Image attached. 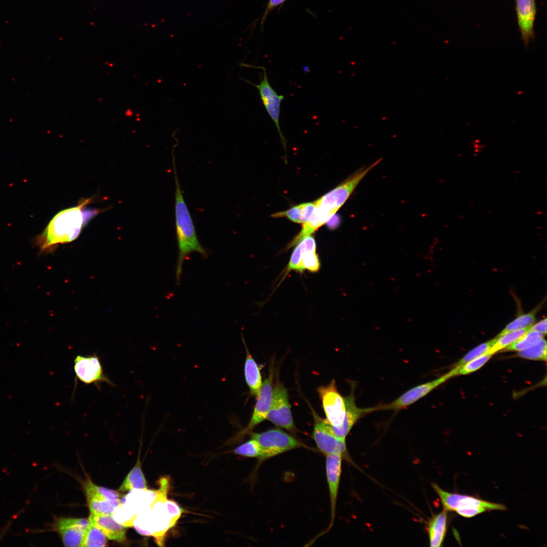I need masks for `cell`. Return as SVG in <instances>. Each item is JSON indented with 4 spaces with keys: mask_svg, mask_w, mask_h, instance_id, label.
I'll list each match as a JSON object with an SVG mask.
<instances>
[{
    "mask_svg": "<svg viewBox=\"0 0 547 547\" xmlns=\"http://www.w3.org/2000/svg\"><path fill=\"white\" fill-rule=\"evenodd\" d=\"M379 159L354 172L336 187L315 201V207L302 228L286 247L296 246L326 223L344 204L364 177L380 162Z\"/></svg>",
    "mask_w": 547,
    "mask_h": 547,
    "instance_id": "cell-1",
    "label": "cell"
},
{
    "mask_svg": "<svg viewBox=\"0 0 547 547\" xmlns=\"http://www.w3.org/2000/svg\"><path fill=\"white\" fill-rule=\"evenodd\" d=\"M160 493L153 503L144 509L142 523L137 530L142 534L152 536L158 545H165L167 532L177 523L184 511L177 502L167 498L170 490V478H161L158 481Z\"/></svg>",
    "mask_w": 547,
    "mask_h": 547,
    "instance_id": "cell-2",
    "label": "cell"
},
{
    "mask_svg": "<svg viewBox=\"0 0 547 547\" xmlns=\"http://www.w3.org/2000/svg\"><path fill=\"white\" fill-rule=\"evenodd\" d=\"M173 165L175 181V219L178 255L176 268V280L180 284L184 261L189 254L197 252L204 257L208 251L201 244L188 208L185 203L178 177L175 159Z\"/></svg>",
    "mask_w": 547,
    "mask_h": 547,
    "instance_id": "cell-3",
    "label": "cell"
},
{
    "mask_svg": "<svg viewBox=\"0 0 547 547\" xmlns=\"http://www.w3.org/2000/svg\"><path fill=\"white\" fill-rule=\"evenodd\" d=\"M87 203L85 201L77 206L57 214L38 239L41 248L43 250L49 249L57 244L75 240L83 226L97 213L96 211L83 209Z\"/></svg>",
    "mask_w": 547,
    "mask_h": 547,
    "instance_id": "cell-4",
    "label": "cell"
},
{
    "mask_svg": "<svg viewBox=\"0 0 547 547\" xmlns=\"http://www.w3.org/2000/svg\"><path fill=\"white\" fill-rule=\"evenodd\" d=\"M432 486L439 496L444 510L455 512L466 518H471L487 511L506 509L505 505L485 501L473 496L453 493L441 489L437 484Z\"/></svg>",
    "mask_w": 547,
    "mask_h": 547,
    "instance_id": "cell-5",
    "label": "cell"
},
{
    "mask_svg": "<svg viewBox=\"0 0 547 547\" xmlns=\"http://www.w3.org/2000/svg\"><path fill=\"white\" fill-rule=\"evenodd\" d=\"M251 437L256 440L260 446L259 462L293 449L306 447L291 435L277 428L260 433H251Z\"/></svg>",
    "mask_w": 547,
    "mask_h": 547,
    "instance_id": "cell-6",
    "label": "cell"
},
{
    "mask_svg": "<svg viewBox=\"0 0 547 547\" xmlns=\"http://www.w3.org/2000/svg\"><path fill=\"white\" fill-rule=\"evenodd\" d=\"M84 488L90 514L112 515L120 505V493L115 490L97 486L89 479Z\"/></svg>",
    "mask_w": 547,
    "mask_h": 547,
    "instance_id": "cell-7",
    "label": "cell"
},
{
    "mask_svg": "<svg viewBox=\"0 0 547 547\" xmlns=\"http://www.w3.org/2000/svg\"><path fill=\"white\" fill-rule=\"evenodd\" d=\"M327 422L332 431L339 428L344 419L346 406L344 397L339 393L334 379L317 388Z\"/></svg>",
    "mask_w": 547,
    "mask_h": 547,
    "instance_id": "cell-8",
    "label": "cell"
},
{
    "mask_svg": "<svg viewBox=\"0 0 547 547\" xmlns=\"http://www.w3.org/2000/svg\"><path fill=\"white\" fill-rule=\"evenodd\" d=\"M314 419L312 438L319 451L325 456L339 454L348 461L350 460L345 439L335 436L326 419L319 417L312 411Z\"/></svg>",
    "mask_w": 547,
    "mask_h": 547,
    "instance_id": "cell-9",
    "label": "cell"
},
{
    "mask_svg": "<svg viewBox=\"0 0 547 547\" xmlns=\"http://www.w3.org/2000/svg\"><path fill=\"white\" fill-rule=\"evenodd\" d=\"M316 241L311 236H308L298 243L290 258L283 278L291 271L302 272L307 270L311 272H318L321 263L316 252Z\"/></svg>",
    "mask_w": 547,
    "mask_h": 547,
    "instance_id": "cell-10",
    "label": "cell"
},
{
    "mask_svg": "<svg viewBox=\"0 0 547 547\" xmlns=\"http://www.w3.org/2000/svg\"><path fill=\"white\" fill-rule=\"evenodd\" d=\"M266 419L278 426L293 433L296 432L288 392L279 380L272 388V401Z\"/></svg>",
    "mask_w": 547,
    "mask_h": 547,
    "instance_id": "cell-11",
    "label": "cell"
},
{
    "mask_svg": "<svg viewBox=\"0 0 547 547\" xmlns=\"http://www.w3.org/2000/svg\"><path fill=\"white\" fill-rule=\"evenodd\" d=\"M254 67L261 68L263 70L262 76L260 75V83L254 84L245 81L257 89L263 105L277 128L282 143L285 147L286 140L282 134L280 124L281 104L284 97L282 95H279L270 85L264 67Z\"/></svg>",
    "mask_w": 547,
    "mask_h": 547,
    "instance_id": "cell-12",
    "label": "cell"
},
{
    "mask_svg": "<svg viewBox=\"0 0 547 547\" xmlns=\"http://www.w3.org/2000/svg\"><path fill=\"white\" fill-rule=\"evenodd\" d=\"M274 372L272 367L270 368L268 377L264 380L257 399L254 408L247 426L240 431L235 438L233 441L242 439L259 423L266 419L270 407L272 397V382Z\"/></svg>",
    "mask_w": 547,
    "mask_h": 547,
    "instance_id": "cell-13",
    "label": "cell"
},
{
    "mask_svg": "<svg viewBox=\"0 0 547 547\" xmlns=\"http://www.w3.org/2000/svg\"><path fill=\"white\" fill-rule=\"evenodd\" d=\"M343 457L339 454L326 456V475L329 489L330 502V521L327 528L309 542L310 544L316 539L328 533L333 527L336 514L337 496L340 484Z\"/></svg>",
    "mask_w": 547,
    "mask_h": 547,
    "instance_id": "cell-14",
    "label": "cell"
},
{
    "mask_svg": "<svg viewBox=\"0 0 547 547\" xmlns=\"http://www.w3.org/2000/svg\"><path fill=\"white\" fill-rule=\"evenodd\" d=\"M454 377L451 371L440 377L418 385L408 390L393 401L375 406L376 411L399 410L407 408L424 397L448 379Z\"/></svg>",
    "mask_w": 547,
    "mask_h": 547,
    "instance_id": "cell-15",
    "label": "cell"
},
{
    "mask_svg": "<svg viewBox=\"0 0 547 547\" xmlns=\"http://www.w3.org/2000/svg\"><path fill=\"white\" fill-rule=\"evenodd\" d=\"M73 370L76 378L86 384L106 383L114 385L111 380L104 374L99 357L95 355L75 357L73 361Z\"/></svg>",
    "mask_w": 547,
    "mask_h": 547,
    "instance_id": "cell-16",
    "label": "cell"
},
{
    "mask_svg": "<svg viewBox=\"0 0 547 547\" xmlns=\"http://www.w3.org/2000/svg\"><path fill=\"white\" fill-rule=\"evenodd\" d=\"M89 520L84 518L60 517L55 519L53 530L56 531L65 546H81Z\"/></svg>",
    "mask_w": 547,
    "mask_h": 547,
    "instance_id": "cell-17",
    "label": "cell"
},
{
    "mask_svg": "<svg viewBox=\"0 0 547 547\" xmlns=\"http://www.w3.org/2000/svg\"><path fill=\"white\" fill-rule=\"evenodd\" d=\"M518 25L521 37L527 47L534 36L536 13L535 0H515Z\"/></svg>",
    "mask_w": 547,
    "mask_h": 547,
    "instance_id": "cell-18",
    "label": "cell"
},
{
    "mask_svg": "<svg viewBox=\"0 0 547 547\" xmlns=\"http://www.w3.org/2000/svg\"><path fill=\"white\" fill-rule=\"evenodd\" d=\"M351 386L350 394L344 397L346 412L343 422L339 428L332 431L335 436L342 439H345L353 426L361 417L375 411V407L361 408L357 406L354 394L355 387L354 384Z\"/></svg>",
    "mask_w": 547,
    "mask_h": 547,
    "instance_id": "cell-19",
    "label": "cell"
},
{
    "mask_svg": "<svg viewBox=\"0 0 547 547\" xmlns=\"http://www.w3.org/2000/svg\"><path fill=\"white\" fill-rule=\"evenodd\" d=\"M89 520L100 528L107 538L119 542H123L126 540V527L116 522L112 515H95L90 514Z\"/></svg>",
    "mask_w": 547,
    "mask_h": 547,
    "instance_id": "cell-20",
    "label": "cell"
},
{
    "mask_svg": "<svg viewBox=\"0 0 547 547\" xmlns=\"http://www.w3.org/2000/svg\"><path fill=\"white\" fill-rule=\"evenodd\" d=\"M243 341L246 352L244 368L245 379L249 389L250 394L256 398L262 385L260 369L250 353L244 338H243Z\"/></svg>",
    "mask_w": 547,
    "mask_h": 547,
    "instance_id": "cell-21",
    "label": "cell"
},
{
    "mask_svg": "<svg viewBox=\"0 0 547 547\" xmlns=\"http://www.w3.org/2000/svg\"><path fill=\"white\" fill-rule=\"evenodd\" d=\"M447 511L443 510L440 513L433 516L427 525L429 545L432 547L441 546L445 537L447 531Z\"/></svg>",
    "mask_w": 547,
    "mask_h": 547,
    "instance_id": "cell-22",
    "label": "cell"
},
{
    "mask_svg": "<svg viewBox=\"0 0 547 547\" xmlns=\"http://www.w3.org/2000/svg\"><path fill=\"white\" fill-rule=\"evenodd\" d=\"M315 207V201L303 203L286 211L274 213L271 216L274 218H286L294 223L302 224L309 218Z\"/></svg>",
    "mask_w": 547,
    "mask_h": 547,
    "instance_id": "cell-23",
    "label": "cell"
},
{
    "mask_svg": "<svg viewBox=\"0 0 547 547\" xmlns=\"http://www.w3.org/2000/svg\"><path fill=\"white\" fill-rule=\"evenodd\" d=\"M147 488V482L141 468L139 457L133 468L128 473L119 490L122 492L134 490H144Z\"/></svg>",
    "mask_w": 547,
    "mask_h": 547,
    "instance_id": "cell-24",
    "label": "cell"
},
{
    "mask_svg": "<svg viewBox=\"0 0 547 547\" xmlns=\"http://www.w3.org/2000/svg\"><path fill=\"white\" fill-rule=\"evenodd\" d=\"M89 522L81 546H106L107 542L106 535L92 521L89 520Z\"/></svg>",
    "mask_w": 547,
    "mask_h": 547,
    "instance_id": "cell-25",
    "label": "cell"
},
{
    "mask_svg": "<svg viewBox=\"0 0 547 547\" xmlns=\"http://www.w3.org/2000/svg\"><path fill=\"white\" fill-rule=\"evenodd\" d=\"M537 311V308H535L527 314L519 316L508 324L495 337L498 338L510 332L523 329L533 325L536 320Z\"/></svg>",
    "mask_w": 547,
    "mask_h": 547,
    "instance_id": "cell-26",
    "label": "cell"
},
{
    "mask_svg": "<svg viewBox=\"0 0 547 547\" xmlns=\"http://www.w3.org/2000/svg\"><path fill=\"white\" fill-rule=\"evenodd\" d=\"M544 334L529 330L522 337L504 348L505 351H520L535 344L544 338Z\"/></svg>",
    "mask_w": 547,
    "mask_h": 547,
    "instance_id": "cell-27",
    "label": "cell"
},
{
    "mask_svg": "<svg viewBox=\"0 0 547 547\" xmlns=\"http://www.w3.org/2000/svg\"><path fill=\"white\" fill-rule=\"evenodd\" d=\"M496 341V338H494L488 341L482 343L480 345L477 346L468 353H467L462 359H461L456 364L455 368L451 370L454 375V376H456V373L460 367L463 365L471 361V360L476 358L485 353L489 351L492 346L494 345Z\"/></svg>",
    "mask_w": 547,
    "mask_h": 547,
    "instance_id": "cell-28",
    "label": "cell"
},
{
    "mask_svg": "<svg viewBox=\"0 0 547 547\" xmlns=\"http://www.w3.org/2000/svg\"><path fill=\"white\" fill-rule=\"evenodd\" d=\"M520 357L531 360H546V342L543 338L531 346L518 351Z\"/></svg>",
    "mask_w": 547,
    "mask_h": 547,
    "instance_id": "cell-29",
    "label": "cell"
},
{
    "mask_svg": "<svg viewBox=\"0 0 547 547\" xmlns=\"http://www.w3.org/2000/svg\"><path fill=\"white\" fill-rule=\"evenodd\" d=\"M531 326L510 332L498 338H496V341L494 345L489 350L495 354L498 351L504 349L522 337L530 330Z\"/></svg>",
    "mask_w": 547,
    "mask_h": 547,
    "instance_id": "cell-30",
    "label": "cell"
},
{
    "mask_svg": "<svg viewBox=\"0 0 547 547\" xmlns=\"http://www.w3.org/2000/svg\"><path fill=\"white\" fill-rule=\"evenodd\" d=\"M494 354L489 350L485 354L467 362L458 370L456 375H467L473 373L483 366Z\"/></svg>",
    "mask_w": 547,
    "mask_h": 547,
    "instance_id": "cell-31",
    "label": "cell"
},
{
    "mask_svg": "<svg viewBox=\"0 0 547 547\" xmlns=\"http://www.w3.org/2000/svg\"><path fill=\"white\" fill-rule=\"evenodd\" d=\"M232 452L242 456L258 458L261 454V449L257 441L251 438L236 448Z\"/></svg>",
    "mask_w": 547,
    "mask_h": 547,
    "instance_id": "cell-32",
    "label": "cell"
},
{
    "mask_svg": "<svg viewBox=\"0 0 547 547\" xmlns=\"http://www.w3.org/2000/svg\"><path fill=\"white\" fill-rule=\"evenodd\" d=\"M530 330L541 333L544 335L546 333V319L544 318L541 320L534 325H532Z\"/></svg>",
    "mask_w": 547,
    "mask_h": 547,
    "instance_id": "cell-33",
    "label": "cell"
},
{
    "mask_svg": "<svg viewBox=\"0 0 547 547\" xmlns=\"http://www.w3.org/2000/svg\"><path fill=\"white\" fill-rule=\"evenodd\" d=\"M285 1V0H269L267 7L265 15L267 14V12L270 11L275 7L282 4ZM265 15L264 16H265Z\"/></svg>",
    "mask_w": 547,
    "mask_h": 547,
    "instance_id": "cell-34",
    "label": "cell"
}]
</instances>
